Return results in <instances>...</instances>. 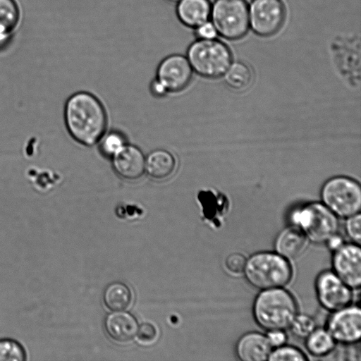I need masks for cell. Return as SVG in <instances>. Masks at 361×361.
Masks as SVG:
<instances>
[{
  "instance_id": "6da1fadb",
  "label": "cell",
  "mask_w": 361,
  "mask_h": 361,
  "mask_svg": "<svg viewBox=\"0 0 361 361\" xmlns=\"http://www.w3.org/2000/svg\"><path fill=\"white\" fill-rule=\"evenodd\" d=\"M63 118L69 135L85 147L97 145L106 132L108 116L104 105L87 91H78L67 99Z\"/></svg>"
},
{
  "instance_id": "7a4b0ae2",
  "label": "cell",
  "mask_w": 361,
  "mask_h": 361,
  "mask_svg": "<svg viewBox=\"0 0 361 361\" xmlns=\"http://www.w3.org/2000/svg\"><path fill=\"white\" fill-rule=\"evenodd\" d=\"M255 322L267 331L289 328L298 314V304L293 295L283 288L262 290L252 305Z\"/></svg>"
},
{
  "instance_id": "3957f363",
  "label": "cell",
  "mask_w": 361,
  "mask_h": 361,
  "mask_svg": "<svg viewBox=\"0 0 361 361\" xmlns=\"http://www.w3.org/2000/svg\"><path fill=\"white\" fill-rule=\"evenodd\" d=\"M247 281L259 290L283 288L291 281L289 261L278 253L258 252L250 256L243 271Z\"/></svg>"
},
{
  "instance_id": "277c9868",
  "label": "cell",
  "mask_w": 361,
  "mask_h": 361,
  "mask_svg": "<svg viewBox=\"0 0 361 361\" xmlns=\"http://www.w3.org/2000/svg\"><path fill=\"white\" fill-rule=\"evenodd\" d=\"M185 56L193 72L207 79L223 77L233 62L229 47L217 38L196 39L188 46Z\"/></svg>"
},
{
  "instance_id": "5b68a950",
  "label": "cell",
  "mask_w": 361,
  "mask_h": 361,
  "mask_svg": "<svg viewBox=\"0 0 361 361\" xmlns=\"http://www.w3.org/2000/svg\"><path fill=\"white\" fill-rule=\"evenodd\" d=\"M293 226L305 234L308 241L316 244L326 243L337 233L338 217L322 202H310L302 206L290 214Z\"/></svg>"
},
{
  "instance_id": "8992f818",
  "label": "cell",
  "mask_w": 361,
  "mask_h": 361,
  "mask_svg": "<svg viewBox=\"0 0 361 361\" xmlns=\"http://www.w3.org/2000/svg\"><path fill=\"white\" fill-rule=\"evenodd\" d=\"M322 203L337 217L347 218L360 213L361 188L355 179L337 176L327 180L321 190Z\"/></svg>"
},
{
  "instance_id": "52a82bcc",
  "label": "cell",
  "mask_w": 361,
  "mask_h": 361,
  "mask_svg": "<svg viewBox=\"0 0 361 361\" xmlns=\"http://www.w3.org/2000/svg\"><path fill=\"white\" fill-rule=\"evenodd\" d=\"M210 20L220 37L240 39L250 30L248 4L246 0H215L212 3Z\"/></svg>"
},
{
  "instance_id": "ba28073f",
  "label": "cell",
  "mask_w": 361,
  "mask_h": 361,
  "mask_svg": "<svg viewBox=\"0 0 361 361\" xmlns=\"http://www.w3.org/2000/svg\"><path fill=\"white\" fill-rule=\"evenodd\" d=\"M250 29L257 36L268 37L282 27L286 16L283 0H252L248 4Z\"/></svg>"
},
{
  "instance_id": "9c48e42d",
  "label": "cell",
  "mask_w": 361,
  "mask_h": 361,
  "mask_svg": "<svg viewBox=\"0 0 361 361\" xmlns=\"http://www.w3.org/2000/svg\"><path fill=\"white\" fill-rule=\"evenodd\" d=\"M193 71L185 55L172 54L164 57L159 63L155 79L169 93H178L190 85Z\"/></svg>"
},
{
  "instance_id": "30bf717a",
  "label": "cell",
  "mask_w": 361,
  "mask_h": 361,
  "mask_svg": "<svg viewBox=\"0 0 361 361\" xmlns=\"http://www.w3.org/2000/svg\"><path fill=\"white\" fill-rule=\"evenodd\" d=\"M315 290L320 305L329 312H336L350 305L352 289L334 271L321 272L315 282Z\"/></svg>"
},
{
  "instance_id": "8fae6325",
  "label": "cell",
  "mask_w": 361,
  "mask_h": 361,
  "mask_svg": "<svg viewBox=\"0 0 361 361\" xmlns=\"http://www.w3.org/2000/svg\"><path fill=\"white\" fill-rule=\"evenodd\" d=\"M326 330L336 343L353 345L361 338V310L358 306L348 305L332 312Z\"/></svg>"
},
{
  "instance_id": "7c38bea8",
  "label": "cell",
  "mask_w": 361,
  "mask_h": 361,
  "mask_svg": "<svg viewBox=\"0 0 361 361\" xmlns=\"http://www.w3.org/2000/svg\"><path fill=\"white\" fill-rule=\"evenodd\" d=\"M333 271L352 290L361 285V250L355 243H344L334 251Z\"/></svg>"
},
{
  "instance_id": "4fadbf2b",
  "label": "cell",
  "mask_w": 361,
  "mask_h": 361,
  "mask_svg": "<svg viewBox=\"0 0 361 361\" xmlns=\"http://www.w3.org/2000/svg\"><path fill=\"white\" fill-rule=\"evenodd\" d=\"M111 160L114 171L124 180H137L145 174V155L135 145L127 142Z\"/></svg>"
},
{
  "instance_id": "5bb4252c",
  "label": "cell",
  "mask_w": 361,
  "mask_h": 361,
  "mask_svg": "<svg viewBox=\"0 0 361 361\" xmlns=\"http://www.w3.org/2000/svg\"><path fill=\"white\" fill-rule=\"evenodd\" d=\"M271 350L267 335L257 331L243 334L235 345L237 357L241 361L268 360Z\"/></svg>"
},
{
  "instance_id": "9a60e30c",
  "label": "cell",
  "mask_w": 361,
  "mask_h": 361,
  "mask_svg": "<svg viewBox=\"0 0 361 361\" xmlns=\"http://www.w3.org/2000/svg\"><path fill=\"white\" fill-rule=\"evenodd\" d=\"M104 329L107 335L119 343H127L136 336L138 322L130 312L126 311L112 312L104 319Z\"/></svg>"
},
{
  "instance_id": "2e32d148",
  "label": "cell",
  "mask_w": 361,
  "mask_h": 361,
  "mask_svg": "<svg viewBox=\"0 0 361 361\" xmlns=\"http://www.w3.org/2000/svg\"><path fill=\"white\" fill-rule=\"evenodd\" d=\"M176 4V17L186 27L193 30L210 20V0H180Z\"/></svg>"
},
{
  "instance_id": "e0dca14e",
  "label": "cell",
  "mask_w": 361,
  "mask_h": 361,
  "mask_svg": "<svg viewBox=\"0 0 361 361\" xmlns=\"http://www.w3.org/2000/svg\"><path fill=\"white\" fill-rule=\"evenodd\" d=\"M307 244L308 240L302 231L292 226L279 233L274 247L276 253L289 261L300 257L305 251Z\"/></svg>"
},
{
  "instance_id": "ac0fdd59",
  "label": "cell",
  "mask_w": 361,
  "mask_h": 361,
  "mask_svg": "<svg viewBox=\"0 0 361 361\" xmlns=\"http://www.w3.org/2000/svg\"><path fill=\"white\" fill-rule=\"evenodd\" d=\"M177 167L174 155L169 150L157 148L145 156V173L155 180H164L170 178Z\"/></svg>"
},
{
  "instance_id": "d6986e66",
  "label": "cell",
  "mask_w": 361,
  "mask_h": 361,
  "mask_svg": "<svg viewBox=\"0 0 361 361\" xmlns=\"http://www.w3.org/2000/svg\"><path fill=\"white\" fill-rule=\"evenodd\" d=\"M132 301V291L123 282H112L104 290V304L111 312L126 311L130 306Z\"/></svg>"
},
{
  "instance_id": "ffe728a7",
  "label": "cell",
  "mask_w": 361,
  "mask_h": 361,
  "mask_svg": "<svg viewBox=\"0 0 361 361\" xmlns=\"http://www.w3.org/2000/svg\"><path fill=\"white\" fill-rule=\"evenodd\" d=\"M336 341L326 329H315L305 338V347L314 357H322L329 355L334 349Z\"/></svg>"
},
{
  "instance_id": "44dd1931",
  "label": "cell",
  "mask_w": 361,
  "mask_h": 361,
  "mask_svg": "<svg viewBox=\"0 0 361 361\" xmlns=\"http://www.w3.org/2000/svg\"><path fill=\"white\" fill-rule=\"evenodd\" d=\"M19 18V8L14 0H0V44L14 31Z\"/></svg>"
},
{
  "instance_id": "7402d4cb",
  "label": "cell",
  "mask_w": 361,
  "mask_h": 361,
  "mask_svg": "<svg viewBox=\"0 0 361 361\" xmlns=\"http://www.w3.org/2000/svg\"><path fill=\"white\" fill-rule=\"evenodd\" d=\"M226 84L236 90H244L251 83L252 74L250 67L241 61L232 62L224 75Z\"/></svg>"
},
{
  "instance_id": "603a6c76",
  "label": "cell",
  "mask_w": 361,
  "mask_h": 361,
  "mask_svg": "<svg viewBox=\"0 0 361 361\" xmlns=\"http://www.w3.org/2000/svg\"><path fill=\"white\" fill-rule=\"evenodd\" d=\"M127 143L125 135L118 131L111 130L103 135L97 145L102 156L111 159Z\"/></svg>"
},
{
  "instance_id": "cb8c5ba5",
  "label": "cell",
  "mask_w": 361,
  "mask_h": 361,
  "mask_svg": "<svg viewBox=\"0 0 361 361\" xmlns=\"http://www.w3.org/2000/svg\"><path fill=\"white\" fill-rule=\"evenodd\" d=\"M26 354L23 347L12 339L0 340V361H23Z\"/></svg>"
},
{
  "instance_id": "d4e9b609",
  "label": "cell",
  "mask_w": 361,
  "mask_h": 361,
  "mask_svg": "<svg viewBox=\"0 0 361 361\" xmlns=\"http://www.w3.org/2000/svg\"><path fill=\"white\" fill-rule=\"evenodd\" d=\"M307 358L298 348L285 344L272 350L269 361H305Z\"/></svg>"
},
{
  "instance_id": "484cf974",
  "label": "cell",
  "mask_w": 361,
  "mask_h": 361,
  "mask_svg": "<svg viewBox=\"0 0 361 361\" xmlns=\"http://www.w3.org/2000/svg\"><path fill=\"white\" fill-rule=\"evenodd\" d=\"M289 328L292 333L300 338H307L315 329L314 320L309 315L297 314Z\"/></svg>"
},
{
  "instance_id": "4316f807",
  "label": "cell",
  "mask_w": 361,
  "mask_h": 361,
  "mask_svg": "<svg viewBox=\"0 0 361 361\" xmlns=\"http://www.w3.org/2000/svg\"><path fill=\"white\" fill-rule=\"evenodd\" d=\"M345 231L348 237L353 243L361 244V216L356 214L345 218Z\"/></svg>"
},
{
  "instance_id": "83f0119b",
  "label": "cell",
  "mask_w": 361,
  "mask_h": 361,
  "mask_svg": "<svg viewBox=\"0 0 361 361\" xmlns=\"http://www.w3.org/2000/svg\"><path fill=\"white\" fill-rule=\"evenodd\" d=\"M157 335V329L153 324L143 322L138 326L135 337L137 341L142 344H150L156 341Z\"/></svg>"
},
{
  "instance_id": "f1b7e54d",
  "label": "cell",
  "mask_w": 361,
  "mask_h": 361,
  "mask_svg": "<svg viewBox=\"0 0 361 361\" xmlns=\"http://www.w3.org/2000/svg\"><path fill=\"white\" fill-rule=\"evenodd\" d=\"M247 258L241 253L229 254L225 259L226 268L232 274H243L245 267Z\"/></svg>"
},
{
  "instance_id": "f546056e",
  "label": "cell",
  "mask_w": 361,
  "mask_h": 361,
  "mask_svg": "<svg viewBox=\"0 0 361 361\" xmlns=\"http://www.w3.org/2000/svg\"><path fill=\"white\" fill-rule=\"evenodd\" d=\"M193 30L196 39H210L216 38L218 36L217 32L210 20L200 25Z\"/></svg>"
},
{
  "instance_id": "4dcf8cb0",
  "label": "cell",
  "mask_w": 361,
  "mask_h": 361,
  "mask_svg": "<svg viewBox=\"0 0 361 361\" xmlns=\"http://www.w3.org/2000/svg\"><path fill=\"white\" fill-rule=\"evenodd\" d=\"M267 337L271 347H279L286 343L287 337L282 330L268 331Z\"/></svg>"
},
{
  "instance_id": "1f68e13d",
  "label": "cell",
  "mask_w": 361,
  "mask_h": 361,
  "mask_svg": "<svg viewBox=\"0 0 361 361\" xmlns=\"http://www.w3.org/2000/svg\"><path fill=\"white\" fill-rule=\"evenodd\" d=\"M150 91L152 94L157 97H163L168 94L163 85L155 78L150 84Z\"/></svg>"
},
{
  "instance_id": "d6a6232c",
  "label": "cell",
  "mask_w": 361,
  "mask_h": 361,
  "mask_svg": "<svg viewBox=\"0 0 361 361\" xmlns=\"http://www.w3.org/2000/svg\"><path fill=\"white\" fill-rule=\"evenodd\" d=\"M326 243L332 251L336 250L344 244L343 238L337 233L329 238Z\"/></svg>"
},
{
  "instance_id": "836d02e7",
  "label": "cell",
  "mask_w": 361,
  "mask_h": 361,
  "mask_svg": "<svg viewBox=\"0 0 361 361\" xmlns=\"http://www.w3.org/2000/svg\"><path fill=\"white\" fill-rule=\"evenodd\" d=\"M170 3H174V4H176L178 1H179L180 0H166Z\"/></svg>"
}]
</instances>
